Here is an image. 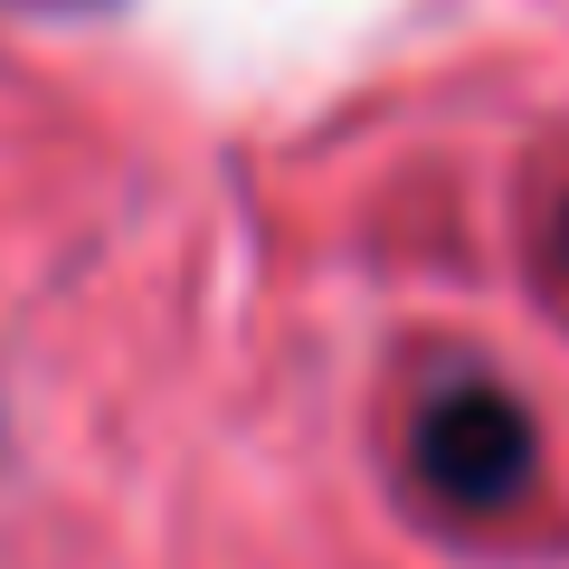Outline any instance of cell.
Here are the masks:
<instances>
[{
  "instance_id": "cell-1",
  "label": "cell",
  "mask_w": 569,
  "mask_h": 569,
  "mask_svg": "<svg viewBox=\"0 0 569 569\" xmlns=\"http://www.w3.org/2000/svg\"><path fill=\"white\" fill-rule=\"evenodd\" d=\"M418 475L447 503H512L531 475V418L503 389H447L418 418Z\"/></svg>"
},
{
  "instance_id": "cell-2",
  "label": "cell",
  "mask_w": 569,
  "mask_h": 569,
  "mask_svg": "<svg viewBox=\"0 0 569 569\" xmlns=\"http://www.w3.org/2000/svg\"><path fill=\"white\" fill-rule=\"evenodd\" d=\"M560 247H569V228H560Z\"/></svg>"
}]
</instances>
